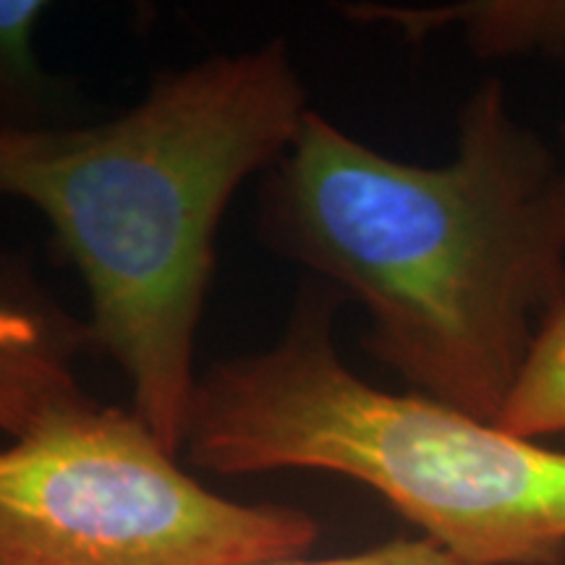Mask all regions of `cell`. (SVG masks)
I'll use <instances>...</instances> for the list:
<instances>
[{
	"instance_id": "52a82bcc",
	"label": "cell",
	"mask_w": 565,
	"mask_h": 565,
	"mask_svg": "<svg viewBox=\"0 0 565 565\" xmlns=\"http://www.w3.org/2000/svg\"><path fill=\"white\" fill-rule=\"evenodd\" d=\"M494 424L532 443L565 433V303L536 330Z\"/></svg>"
},
{
	"instance_id": "8992f818",
	"label": "cell",
	"mask_w": 565,
	"mask_h": 565,
	"mask_svg": "<svg viewBox=\"0 0 565 565\" xmlns=\"http://www.w3.org/2000/svg\"><path fill=\"white\" fill-rule=\"evenodd\" d=\"M359 21L393 24L408 40L458 24L479 55L565 53V3H458L445 9L345 6Z\"/></svg>"
},
{
	"instance_id": "277c9868",
	"label": "cell",
	"mask_w": 565,
	"mask_h": 565,
	"mask_svg": "<svg viewBox=\"0 0 565 565\" xmlns=\"http://www.w3.org/2000/svg\"><path fill=\"white\" fill-rule=\"evenodd\" d=\"M134 412L89 398L0 448V565H263L307 555L301 508L196 482Z\"/></svg>"
},
{
	"instance_id": "3957f363",
	"label": "cell",
	"mask_w": 565,
	"mask_h": 565,
	"mask_svg": "<svg viewBox=\"0 0 565 565\" xmlns=\"http://www.w3.org/2000/svg\"><path fill=\"white\" fill-rule=\"evenodd\" d=\"M341 294L301 288L270 349L196 380L183 454L223 477L328 471L356 479L466 565L565 555V454L419 393H387L343 364Z\"/></svg>"
},
{
	"instance_id": "5b68a950",
	"label": "cell",
	"mask_w": 565,
	"mask_h": 565,
	"mask_svg": "<svg viewBox=\"0 0 565 565\" xmlns=\"http://www.w3.org/2000/svg\"><path fill=\"white\" fill-rule=\"evenodd\" d=\"M87 349V322H76L24 263L0 259V429L21 437L87 398L76 383Z\"/></svg>"
},
{
	"instance_id": "9c48e42d",
	"label": "cell",
	"mask_w": 565,
	"mask_h": 565,
	"mask_svg": "<svg viewBox=\"0 0 565 565\" xmlns=\"http://www.w3.org/2000/svg\"><path fill=\"white\" fill-rule=\"evenodd\" d=\"M263 565H466L429 542L427 536H416V540H393L385 545L364 550V553L341 555V557H324V561H312V557H286V561L263 563Z\"/></svg>"
},
{
	"instance_id": "7a4b0ae2",
	"label": "cell",
	"mask_w": 565,
	"mask_h": 565,
	"mask_svg": "<svg viewBox=\"0 0 565 565\" xmlns=\"http://www.w3.org/2000/svg\"><path fill=\"white\" fill-rule=\"evenodd\" d=\"M286 40L162 71L121 116L0 129V196L30 202L89 296L92 349L121 366L134 408L181 454L194 345L233 194L270 171L307 118Z\"/></svg>"
},
{
	"instance_id": "6da1fadb",
	"label": "cell",
	"mask_w": 565,
	"mask_h": 565,
	"mask_svg": "<svg viewBox=\"0 0 565 565\" xmlns=\"http://www.w3.org/2000/svg\"><path fill=\"white\" fill-rule=\"evenodd\" d=\"M259 233L362 303L364 349L412 393L490 424L565 303V162L515 121L498 79L463 103L440 168L372 150L309 108L265 175Z\"/></svg>"
},
{
	"instance_id": "ba28073f",
	"label": "cell",
	"mask_w": 565,
	"mask_h": 565,
	"mask_svg": "<svg viewBox=\"0 0 565 565\" xmlns=\"http://www.w3.org/2000/svg\"><path fill=\"white\" fill-rule=\"evenodd\" d=\"M45 11L42 0H0V129H40L34 116L53 97L34 53Z\"/></svg>"
}]
</instances>
